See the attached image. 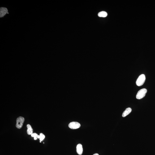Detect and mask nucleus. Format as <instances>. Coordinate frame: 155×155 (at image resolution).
I'll return each instance as SVG.
<instances>
[{
	"label": "nucleus",
	"mask_w": 155,
	"mask_h": 155,
	"mask_svg": "<svg viewBox=\"0 0 155 155\" xmlns=\"http://www.w3.org/2000/svg\"><path fill=\"white\" fill-rule=\"evenodd\" d=\"M93 155H99L97 153H95V154H94Z\"/></svg>",
	"instance_id": "13"
},
{
	"label": "nucleus",
	"mask_w": 155,
	"mask_h": 155,
	"mask_svg": "<svg viewBox=\"0 0 155 155\" xmlns=\"http://www.w3.org/2000/svg\"><path fill=\"white\" fill-rule=\"evenodd\" d=\"M24 121V118L23 117H19L18 118L16 119V126L17 128L18 129L21 128Z\"/></svg>",
	"instance_id": "3"
},
{
	"label": "nucleus",
	"mask_w": 155,
	"mask_h": 155,
	"mask_svg": "<svg viewBox=\"0 0 155 155\" xmlns=\"http://www.w3.org/2000/svg\"><path fill=\"white\" fill-rule=\"evenodd\" d=\"M147 90L146 88H143L139 90L137 92L136 95V98L138 99H140L145 97Z\"/></svg>",
	"instance_id": "2"
},
{
	"label": "nucleus",
	"mask_w": 155,
	"mask_h": 155,
	"mask_svg": "<svg viewBox=\"0 0 155 155\" xmlns=\"http://www.w3.org/2000/svg\"><path fill=\"white\" fill-rule=\"evenodd\" d=\"M132 109L131 108L129 107L126 109L123 112L122 114V116L123 117H124L128 115L131 112Z\"/></svg>",
	"instance_id": "7"
},
{
	"label": "nucleus",
	"mask_w": 155,
	"mask_h": 155,
	"mask_svg": "<svg viewBox=\"0 0 155 155\" xmlns=\"http://www.w3.org/2000/svg\"><path fill=\"white\" fill-rule=\"evenodd\" d=\"M37 138H38V139H40V135H38V136H37Z\"/></svg>",
	"instance_id": "12"
},
{
	"label": "nucleus",
	"mask_w": 155,
	"mask_h": 155,
	"mask_svg": "<svg viewBox=\"0 0 155 155\" xmlns=\"http://www.w3.org/2000/svg\"><path fill=\"white\" fill-rule=\"evenodd\" d=\"M83 148L81 144H78L76 147L77 153L79 155H81L83 152Z\"/></svg>",
	"instance_id": "6"
},
{
	"label": "nucleus",
	"mask_w": 155,
	"mask_h": 155,
	"mask_svg": "<svg viewBox=\"0 0 155 155\" xmlns=\"http://www.w3.org/2000/svg\"><path fill=\"white\" fill-rule=\"evenodd\" d=\"M38 135L36 133H33L31 135V136L34 137V140H36L37 139V136Z\"/></svg>",
	"instance_id": "11"
},
{
	"label": "nucleus",
	"mask_w": 155,
	"mask_h": 155,
	"mask_svg": "<svg viewBox=\"0 0 155 155\" xmlns=\"http://www.w3.org/2000/svg\"><path fill=\"white\" fill-rule=\"evenodd\" d=\"M69 127L72 129L79 128L80 127V124L77 122H72L69 124Z\"/></svg>",
	"instance_id": "4"
},
{
	"label": "nucleus",
	"mask_w": 155,
	"mask_h": 155,
	"mask_svg": "<svg viewBox=\"0 0 155 155\" xmlns=\"http://www.w3.org/2000/svg\"><path fill=\"white\" fill-rule=\"evenodd\" d=\"M40 141H42L45 139V136L42 133H40Z\"/></svg>",
	"instance_id": "10"
},
{
	"label": "nucleus",
	"mask_w": 155,
	"mask_h": 155,
	"mask_svg": "<svg viewBox=\"0 0 155 155\" xmlns=\"http://www.w3.org/2000/svg\"><path fill=\"white\" fill-rule=\"evenodd\" d=\"M7 14H8V12L7 8L4 7L0 8V18L4 17Z\"/></svg>",
	"instance_id": "5"
},
{
	"label": "nucleus",
	"mask_w": 155,
	"mask_h": 155,
	"mask_svg": "<svg viewBox=\"0 0 155 155\" xmlns=\"http://www.w3.org/2000/svg\"><path fill=\"white\" fill-rule=\"evenodd\" d=\"M146 79L145 75L142 74L139 76L136 81V84L138 86L143 85L145 82Z\"/></svg>",
	"instance_id": "1"
},
{
	"label": "nucleus",
	"mask_w": 155,
	"mask_h": 155,
	"mask_svg": "<svg viewBox=\"0 0 155 155\" xmlns=\"http://www.w3.org/2000/svg\"><path fill=\"white\" fill-rule=\"evenodd\" d=\"M27 134L28 135H31L33 133V129H32L31 126L30 124L27 125Z\"/></svg>",
	"instance_id": "8"
},
{
	"label": "nucleus",
	"mask_w": 155,
	"mask_h": 155,
	"mask_svg": "<svg viewBox=\"0 0 155 155\" xmlns=\"http://www.w3.org/2000/svg\"><path fill=\"white\" fill-rule=\"evenodd\" d=\"M107 14L105 11H101L99 13L98 16L100 17H105L107 16Z\"/></svg>",
	"instance_id": "9"
}]
</instances>
